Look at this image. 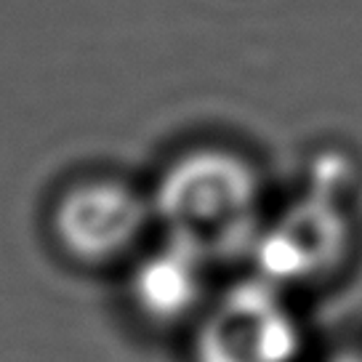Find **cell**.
<instances>
[{"instance_id": "cell-3", "label": "cell", "mask_w": 362, "mask_h": 362, "mask_svg": "<svg viewBox=\"0 0 362 362\" xmlns=\"http://www.w3.org/2000/svg\"><path fill=\"white\" fill-rule=\"evenodd\" d=\"M152 216V200L131 184L88 179L59 197L51 226L69 259L102 267L128 256L139 245Z\"/></svg>"}, {"instance_id": "cell-1", "label": "cell", "mask_w": 362, "mask_h": 362, "mask_svg": "<svg viewBox=\"0 0 362 362\" xmlns=\"http://www.w3.org/2000/svg\"><path fill=\"white\" fill-rule=\"evenodd\" d=\"M152 214L211 264L250 256L264 232L259 173L224 147L189 149L163 170Z\"/></svg>"}, {"instance_id": "cell-6", "label": "cell", "mask_w": 362, "mask_h": 362, "mask_svg": "<svg viewBox=\"0 0 362 362\" xmlns=\"http://www.w3.org/2000/svg\"><path fill=\"white\" fill-rule=\"evenodd\" d=\"M341 362H362V354H357V357H349V360H341Z\"/></svg>"}, {"instance_id": "cell-5", "label": "cell", "mask_w": 362, "mask_h": 362, "mask_svg": "<svg viewBox=\"0 0 362 362\" xmlns=\"http://www.w3.org/2000/svg\"><path fill=\"white\" fill-rule=\"evenodd\" d=\"M211 261L179 240H165L136 264L131 296L144 320L173 325L192 315L205 293V267Z\"/></svg>"}, {"instance_id": "cell-2", "label": "cell", "mask_w": 362, "mask_h": 362, "mask_svg": "<svg viewBox=\"0 0 362 362\" xmlns=\"http://www.w3.org/2000/svg\"><path fill=\"white\" fill-rule=\"evenodd\" d=\"M304 330L280 288L256 277L229 288L205 312L192 344L194 362H298Z\"/></svg>"}, {"instance_id": "cell-4", "label": "cell", "mask_w": 362, "mask_h": 362, "mask_svg": "<svg viewBox=\"0 0 362 362\" xmlns=\"http://www.w3.org/2000/svg\"><path fill=\"white\" fill-rule=\"evenodd\" d=\"M351 229L346 216L322 197L291 205L256 240L253 261L267 283L315 285L333 277L349 259Z\"/></svg>"}]
</instances>
